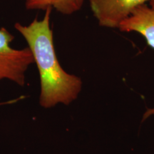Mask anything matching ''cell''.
<instances>
[{"mask_svg": "<svg viewBox=\"0 0 154 154\" xmlns=\"http://www.w3.org/2000/svg\"><path fill=\"white\" fill-rule=\"evenodd\" d=\"M51 11L52 9H47L43 19L35 18L28 25L14 24L15 29L27 43L37 66L40 79L39 104L45 109L59 103L69 105L78 98L82 88V79L67 73L58 60L50 25Z\"/></svg>", "mask_w": 154, "mask_h": 154, "instance_id": "6da1fadb", "label": "cell"}, {"mask_svg": "<svg viewBox=\"0 0 154 154\" xmlns=\"http://www.w3.org/2000/svg\"><path fill=\"white\" fill-rule=\"evenodd\" d=\"M14 36L5 27L0 29V82L7 79L24 86L26 71L34 63L28 47L16 49L11 47Z\"/></svg>", "mask_w": 154, "mask_h": 154, "instance_id": "7a4b0ae2", "label": "cell"}, {"mask_svg": "<svg viewBox=\"0 0 154 154\" xmlns=\"http://www.w3.org/2000/svg\"><path fill=\"white\" fill-rule=\"evenodd\" d=\"M90 8L101 26L119 29L134 11L149 0H88Z\"/></svg>", "mask_w": 154, "mask_h": 154, "instance_id": "3957f363", "label": "cell"}, {"mask_svg": "<svg viewBox=\"0 0 154 154\" xmlns=\"http://www.w3.org/2000/svg\"><path fill=\"white\" fill-rule=\"evenodd\" d=\"M119 29L124 32L138 33L154 49V9L146 5L138 7L128 19L121 23ZM153 116L154 108L148 109L144 113L143 121Z\"/></svg>", "mask_w": 154, "mask_h": 154, "instance_id": "277c9868", "label": "cell"}, {"mask_svg": "<svg viewBox=\"0 0 154 154\" xmlns=\"http://www.w3.org/2000/svg\"><path fill=\"white\" fill-rule=\"evenodd\" d=\"M84 0H26L25 7L27 10L45 11L55 9L60 14L72 15L82 9Z\"/></svg>", "mask_w": 154, "mask_h": 154, "instance_id": "5b68a950", "label": "cell"}, {"mask_svg": "<svg viewBox=\"0 0 154 154\" xmlns=\"http://www.w3.org/2000/svg\"><path fill=\"white\" fill-rule=\"evenodd\" d=\"M24 98V96H20V97L17 98V99H13V100H9L8 101H6V102H2V103H0V106L2 105H6V104H10V103H16L19 100L21 99H23Z\"/></svg>", "mask_w": 154, "mask_h": 154, "instance_id": "8992f818", "label": "cell"}, {"mask_svg": "<svg viewBox=\"0 0 154 154\" xmlns=\"http://www.w3.org/2000/svg\"><path fill=\"white\" fill-rule=\"evenodd\" d=\"M149 2L150 7H151L152 9H154V0H149Z\"/></svg>", "mask_w": 154, "mask_h": 154, "instance_id": "52a82bcc", "label": "cell"}]
</instances>
